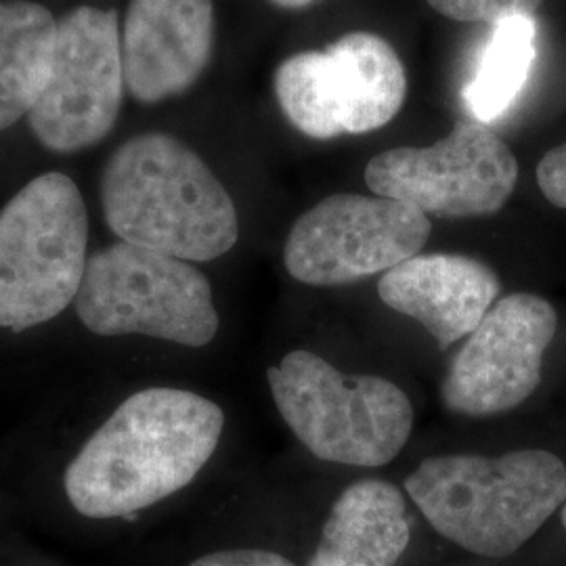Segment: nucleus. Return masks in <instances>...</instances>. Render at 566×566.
<instances>
[{"label":"nucleus","mask_w":566,"mask_h":566,"mask_svg":"<svg viewBox=\"0 0 566 566\" xmlns=\"http://www.w3.org/2000/svg\"><path fill=\"white\" fill-rule=\"evenodd\" d=\"M223 428V409L191 390H139L67 465L65 495L86 518L133 516L189 485L214 455Z\"/></svg>","instance_id":"1"},{"label":"nucleus","mask_w":566,"mask_h":566,"mask_svg":"<svg viewBox=\"0 0 566 566\" xmlns=\"http://www.w3.org/2000/svg\"><path fill=\"white\" fill-rule=\"evenodd\" d=\"M102 203L120 242L187 263L214 261L240 238L223 182L191 147L164 133L137 135L109 156Z\"/></svg>","instance_id":"2"},{"label":"nucleus","mask_w":566,"mask_h":566,"mask_svg":"<svg viewBox=\"0 0 566 566\" xmlns=\"http://www.w3.org/2000/svg\"><path fill=\"white\" fill-rule=\"evenodd\" d=\"M426 521L455 546L504 558L566 502V465L542 449L500 458L437 455L405 481Z\"/></svg>","instance_id":"3"},{"label":"nucleus","mask_w":566,"mask_h":566,"mask_svg":"<svg viewBox=\"0 0 566 566\" xmlns=\"http://www.w3.org/2000/svg\"><path fill=\"white\" fill-rule=\"evenodd\" d=\"M266 378L285 424L324 462L378 468L407 446L413 407L385 378L346 376L308 350L285 355Z\"/></svg>","instance_id":"4"},{"label":"nucleus","mask_w":566,"mask_h":566,"mask_svg":"<svg viewBox=\"0 0 566 566\" xmlns=\"http://www.w3.org/2000/svg\"><path fill=\"white\" fill-rule=\"evenodd\" d=\"M88 212L78 185L44 172L0 210V327L25 332L76 301L86 269Z\"/></svg>","instance_id":"5"},{"label":"nucleus","mask_w":566,"mask_h":566,"mask_svg":"<svg viewBox=\"0 0 566 566\" xmlns=\"http://www.w3.org/2000/svg\"><path fill=\"white\" fill-rule=\"evenodd\" d=\"M74 306L97 336L139 334L202 348L219 332L212 285L202 271L133 243H112L86 261Z\"/></svg>","instance_id":"6"},{"label":"nucleus","mask_w":566,"mask_h":566,"mask_svg":"<svg viewBox=\"0 0 566 566\" xmlns=\"http://www.w3.org/2000/svg\"><path fill=\"white\" fill-rule=\"evenodd\" d=\"M273 84L290 124L319 142L382 128L407 97L403 61L371 32H348L325 51L287 57Z\"/></svg>","instance_id":"7"},{"label":"nucleus","mask_w":566,"mask_h":566,"mask_svg":"<svg viewBox=\"0 0 566 566\" xmlns=\"http://www.w3.org/2000/svg\"><path fill=\"white\" fill-rule=\"evenodd\" d=\"M120 36L114 11L76 7L57 20L49 78L28 114L46 149L74 154L114 128L126 88Z\"/></svg>","instance_id":"8"},{"label":"nucleus","mask_w":566,"mask_h":566,"mask_svg":"<svg viewBox=\"0 0 566 566\" xmlns=\"http://www.w3.org/2000/svg\"><path fill=\"white\" fill-rule=\"evenodd\" d=\"M516 181L512 149L476 120L458 122L446 139L428 147L386 149L365 168L371 193L455 219L497 212Z\"/></svg>","instance_id":"9"},{"label":"nucleus","mask_w":566,"mask_h":566,"mask_svg":"<svg viewBox=\"0 0 566 566\" xmlns=\"http://www.w3.org/2000/svg\"><path fill=\"white\" fill-rule=\"evenodd\" d=\"M432 224L422 210L382 196L338 193L294 223L283 248L287 273L308 285H344L420 254Z\"/></svg>","instance_id":"10"},{"label":"nucleus","mask_w":566,"mask_h":566,"mask_svg":"<svg viewBox=\"0 0 566 566\" xmlns=\"http://www.w3.org/2000/svg\"><path fill=\"white\" fill-rule=\"evenodd\" d=\"M558 329L554 306L535 294H510L453 357L441 386L449 411L462 416L504 413L535 392L544 355Z\"/></svg>","instance_id":"11"},{"label":"nucleus","mask_w":566,"mask_h":566,"mask_svg":"<svg viewBox=\"0 0 566 566\" xmlns=\"http://www.w3.org/2000/svg\"><path fill=\"white\" fill-rule=\"evenodd\" d=\"M120 39L128 93L139 103L164 102L202 76L214 46V4L130 0Z\"/></svg>","instance_id":"12"},{"label":"nucleus","mask_w":566,"mask_h":566,"mask_svg":"<svg viewBox=\"0 0 566 566\" xmlns=\"http://www.w3.org/2000/svg\"><path fill=\"white\" fill-rule=\"evenodd\" d=\"M500 280L491 266L462 254H416L386 271L382 303L424 325L441 348L470 336L497 301Z\"/></svg>","instance_id":"13"},{"label":"nucleus","mask_w":566,"mask_h":566,"mask_svg":"<svg viewBox=\"0 0 566 566\" xmlns=\"http://www.w3.org/2000/svg\"><path fill=\"white\" fill-rule=\"evenodd\" d=\"M407 546L409 518L401 491L365 479L336 500L308 566H395Z\"/></svg>","instance_id":"14"},{"label":"nucleus","mask_w":566,"mask_h":566,"mask_svg":"<svg viewBox=\"0 0 566 566\" xmlns=\"http://www.w3.org/2000/svg\"><path fill=\"white\" fill-rule=\"evenodd\" d=\"M55 15L32 0H0V130L28 116L49 78Z\"/></svg>","instance_id":"15"},{"label":"nucleus","mask_w":566,"mask_h":566,"mask_svg":"<svg viewBox=\"0 0 566 566\" xmlns=\"http://www.w3.org/2000/svg\"><path fill=\"white\" fill-rule=\"evenodd\" d=\"M537 60V21L516 15L495 21L481 51L464 103L474 120L497 122L518 102Z\"/></svg>","instance_id":"16"},{"label":"nucleus","mask_w":566,"mask_h":566,"mask_svg":"<svg viewBox=\"0 0 566 566\" xmlns=\"http://www.w3.org/2000/svg\"><path fill=\"white\" fill-rule=\"evenodd\" d=\"M544 0H428V4L453 21H495L531 15L542 7Z\"/></svg>","instance_id":"17"},{"label":"nucleus","mask_w":566,"mask_h":566,"mask_svg":"<svg viewBox=\"0 0 566 566\" xmlns=\"http://www.w3.org/2000/svg\"><path fill=\"white\" fill-rule=\"evenodd\" d=\"M537 182L547 202L566 208V143L549 149L537 166Z\"/></svg>","instance_id":"18"},{"label":"nucleus","mask_w":566,"mask_h":566,"mask_svg":"<svg viewBox=\"0 0 566 566\" xmlns=\"http://www.w3.org/2000/svg\"><path fill=\"white\" fill-rule=\"evenodd\" d=\"M189 566H296L282 554L266 549H224L206 554Z\"/></svg>","instance_id":"19"},{"label":"nucleus","mask_w":566,"mask_h":566,"mask_svg":"<svg viewBox=\"0 0 566 566\" xmlns=\"http://www.w3.org/2000/svg\"><path fill=\"white\" fill-rule=\"evenodd\" d=\"M269 2H273L275 7H282V9H303L317 0H269Z\"/></svg>","instance_id":"20"},{"label":"nucleus","mask_w":566,"mask_h":566,"mask_svg":"<svg viewBox=\"0 0 566 566\" xmlns=\"http://www.w3.org/2000/svg\"><path fill=\"white\" fill-rule=\"evenodd\" d=\"M563 525H565L566 528V504L565 507H563Z\"/></svg>","instance_id":"21"}]
</instances>
